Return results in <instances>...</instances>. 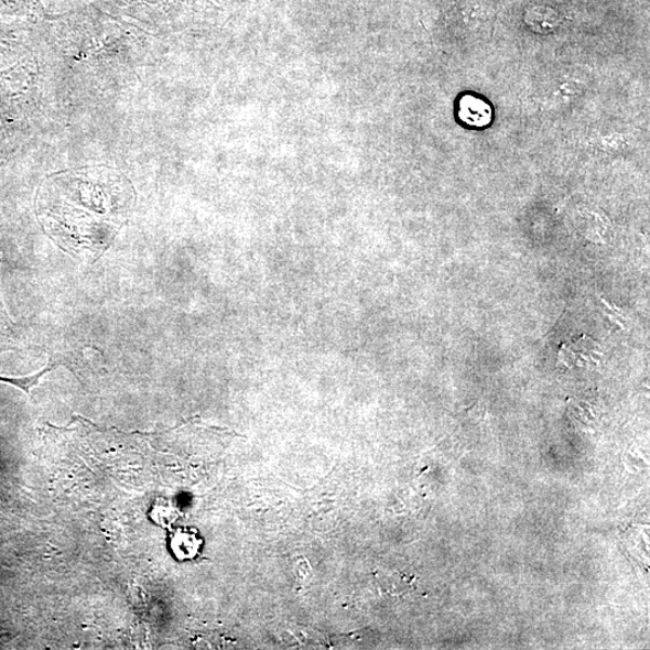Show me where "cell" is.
I'll list each match as a JSON object with an SVG mask.
<instances>
[{
    "instance_id": "1",
    "label": "cell",
    "mask_w": 650,
    "mask_h": 650,
    "mask_svg": "<svg viewBox=\"0 0 650 650\" xmlns=\"http://www.w3.org/2000/svg\"><path fill=\"white\" fill-rule=\"evenodd\" d=\"M89 171L52 177L41 189L39 216L62 250L87 251L96 259L106 252L126 224L133 191L120 175Z\"/></svg>"
},
{
    "instance_id": "2",
    "label": "cell",
    "mask_w": 650,
    "mask_h": 650,
    "mask_svg": "<svg viewBox=\"0 0 650 650\" xmlns=\"http://www.w3.org/2000/svg\"><path fill=\"white\" fill-rule=\"evenodd\" d=\"M603 357L599 344L583 335L575 343L564 344L559 350V362L566 368L597 366Z\"/></svg>"
},
{
    "instance_id": "3",
    "label": "cell",
    "mask_w": 650,
    "mask_h": 650,
    "mask_svg": "<svg viewBox=\"0 0 650 650\" xmlns=\"http://www.w3.org/2000/svg\"><path fill=\"white\" fill-rule=\"evenodd\" d=\"M202 548L203 539L197 530L180 528L173 532L171 551L177 561H192L199 555Z\"/></svg>"
},
{
    "instance_id": "4",
    "label": "cell",
    "mask_w": 650,
    "mask_h": 650,
    "mask_svg": "<svg viewBox=\"0 0 650 650\" xmlns=\"http://www.w3.org/2000/svg\"><path fill=\"white\" fill-rule=\"evenodd\" d=\"M459 113L465 123L476 127H484L491 119L490 108L487 104L472 96H466L462 99Z\"/></svg>"
},
{
    "instance_id": "5",
    "label": "cell",
    "mask_w": 650,
    "mask_h": 650,
    "mask_svg": "<svg viewBox=\"0 0 650 650\" xmlns=\"http://www.w3.org/2000/svg\"><path fill=\"white\" fill-rule=\"evenodd\" d=\"M54 368H55L54 364L50 362L47 368H45L42 371H39L34 375H31V376H24V377L0 376V383H7L10 386H14V387L21 389L22 392H24L25 394L30 396L32 388L37 386L39 381H41L42 377Z\"/></svg>"
},
{
    "instance_id": "6",
    "label": "cell",
    "mask_w": 650,
    "mask_h": 650,
    "mask_svg": "<svg viewBox=\"0 0 650 650\" xmlns=\"http://www.w3.org/2000/svg\"><path fill=\"white\" fill-rule=\"evenodd\" d=\"M600 302L604 316L610 323L615 324L616 327L626 331L628 328V317L626 312L618 306L610 304L605 297H602Z\"/></svg>"
},
{
    "instance_id": "7",
    "label": "cell",
    "mask_w": 650,
    "mask_h": 650,
    "mask_svg": "<svg viewBox=\"0 0 650 650\" xmlns=\"http://www.w3.org/2000/svg\"><path fill=\"white\" fill-rule=\"evenodd\" d=\"M12 327H14V323L10 319L2 296H0V337L7 336Z\"/></svg>"
}]
</instances>
